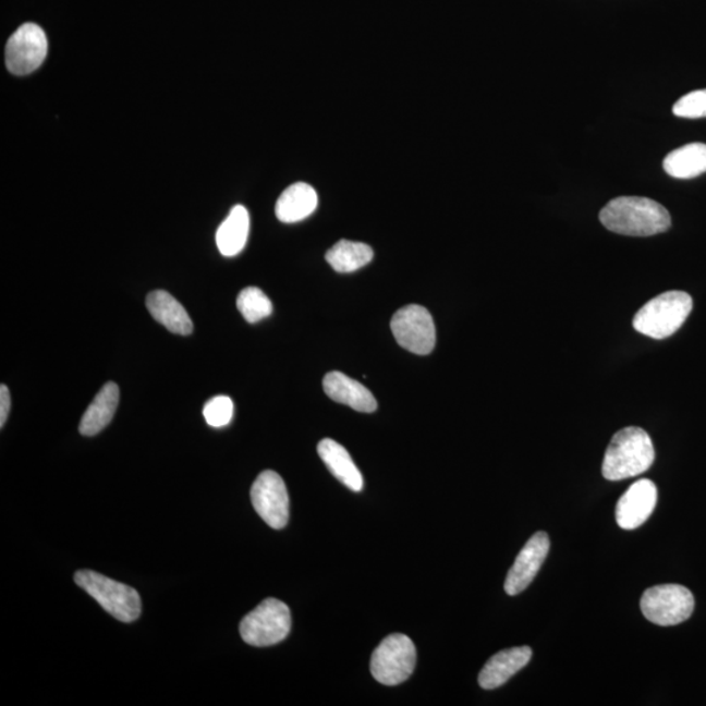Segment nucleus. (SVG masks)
<instances>
[{
	"instance_id": "obj_8",
	"label": "nucleus",
	"mask_w": 706,
	"mask_h": 706,
	"mask_svg": "<svg viewBox=\"0 0 706 706\" xmlns=\"http://www.w3.org/2000/svg\"><path fill=\"white\" fill-rule=\"evenodd\" d=\"M392 336L399 345L416 355H429L436 345V327L430 313L421 305L399 309L391 318Z\"/></svg>"
},
{
	"instance_id": "obj_13",
	"label": "nucleus",
	"mask_w": 706,
	"mask_h": 706,
	"mask_svg": "<svg viewBox=\"0 0 706 706\" xmlns=\"http://www.w3.org/2000/svg\"><path fill=\"white\" fill-rule=\"evenodd\" d=\"M533 650L528 646L512 647L495 654L484 665L479 673V684L484 690L499 689L510 678L523 669L532 659Z\"/></svg>"
},
{
	"instance_id": "obj_19",
	"label": "nucleus",
	"mask_w": 706,
	"mask_h": 706,
	"mask_svg": "<svg viewBox=\"0 0 706 706\" xmlns=\"http://www.w3.org/2000/svg\"><path fill=\"white\" fill-rule=\"evenodd\" d=\"M251 218L244 206H234L216 233V244L224 257H234L245 247Z\"/></svg>"
},
{
	"instance_id": "obj_20",
	"label": "nucleus",
	"mask_w": 706,
	"mask_h": 706,
	"mask_svg": "<svg viewBox=\"0 0 706 706\" xmlns=\"http://www.w3.org/2000/svg\"><path fill=\"white\" fill-rule=\"evenodd\" d=\"M665 172L673 179L690 180L706 172V144L691 143L672 150L664 161Z\"/></svg>"
},
{
	"instance_id": "obj_6",
	"label": "nucleus",
	"mask_w": 706,
	"mask_h": 706,
	"mask_svg": "<svg viewBox=\"0 0 706 706\" xmlns=\"http://www.w3.org/2000/svg\"><path fill=\"white\" fill-rule=\"evenodd\" d=\"M416 666V647L401 633L390 634L372 654L370 672L378 683L398 685L407 680Z\"/></svg>"
},
{
	"instance_id": "obj_18",
	"label": "nucleus",
	"mask_w": 706,
	"mask_h": 706,
	"mask_svg": "<svg viewBox=\"0 0 706 706\" xmlns=\"http://www.w3.org/2000/svg\"><path fill=\"white\" fill-rule=\"evenodd\" d=\"M118 402H120V389L117 384L108 382L85 411L81 425H78L81 434L89 437L100 434L113 421Z\"/></svg>"
},
{
	"instance_id": "obj_10",
	"label": "nucleus",
	"mask_w": 706,
	"mask_h": 706,
	"mask_svg": "<svg viewBox=\"0 0 706 706\" xmlns=\"http://www.w3.org/2000/svg\"><path fill=\"white\" fill-rule=\"evenodd\" d=\"M251 497L255 512L268 526L275 530L287 526L290 520V496L279 474L271 470L264 471L255 479Z\"/></svg>"
},
{
	"instance_id": "obj_9",
	"label": "nucleus",
	"mask_w": 706,
	"mask_h": 706,
	"mask_svg": "<svg viewBox=\"0 0 706 706\" xmlns=\"http://www.w3.org/2000/svg\"><path fill=\"white\" fill-rule=\"evenodd\" d=\"M48 54V37L41 26L26 23L13 33L5 46L7 69L13 75L32 74Z\"/></svg>"
},
{
	"instance_id": "obj_1",
	"label": "nucleus",
	"mask_w": 706,
	"mask_h": 706,
	"mask_svg": "<svg viewBox=\"0 0 706 706\" xmlns=\"http://www.w3.org/2000/svg\"><path fill=\"white\" fill-rule=\"evenodd\" d=\"M599 220L608 231L631 238H649L671 227L669 211L658 202L643 196H620L608 202Z\"/></svg>"
},
{
	"instance_id": "obj_11",
	"label": "nucleus",
	"mask_w": 706,
	"mask_h": 706,
	"mask_svg": "<svg viewBox=\"0 0 706 706\" xmlns=\"http://www.w3.org/2000/svg\"><path fill=\"white\" fill-rule=\"evenodd\" d=\"M549 546L551 543L545 532L536 533L528 539L507 575L506 585H503L507 594H520L532 584L547 558Z\"/></svg>"
},
{
	"instance_id": "obj_15",
	"label": "nucleus",
	"mask_w": 706,
	"mask_h": 706,
	"mask_svg": "<svg viewBox=\"0 0 706 706\" xmlns=\"http://www.w3.org/2000/svg\"><path fill=\"white\" fill-rule=\"evenodd\" d=\"M147 309L157 322L167 327L170 332L190 336L194 330L192 318L185 307L167 291L150 292L146 300Z\"/></svg>"
},
{
	"instance_id": "obj_4",
	"label": "nucleus",
	"mask_w": 706,
	"mask_h": 706,
	"mask_svg": "<svg viewBox=\"0 0 706 706\" xmlns=\"http://www.w3.org/2000/svg\"><path fill=\"white\" fill-rule=\"evenodd\" d=\"M75 582L117 620L131 623L141 617L142 599L134 587L105 577L94 571L76 572Z\"/></svg>"
},
{
	"instance_id": "obj_17",
	"label": "nucleus",
	"mask_w": 706,
	"mask_h": 706,
	"mask_svg": "<svg viewBox=\"0 0 706 706\" xmlns=\"http://www.w3.org/2000/svg\"><path fill=\"white\" fill-rule=\"evenodd\" d=\"M318 206L316 190L304 182L293 183L279 196L275 214L281 222L292 224L311 216Z\"/></svg>"
},
{
	"instance_id": "obj_2",
	"label": "nucleus",
	"mask_w": 706,
	"mask_h": 706,
	"mask_svg": "<svg viewBox=\"0 0 706 706\" xmlns=\"http://www.w3.org/2000/svg\"><path fill=\"white\" fill-rule=\"evenodd\" d=\"M656 450L644 429L628 427L612 437L606 450L601 474L607 480L630 479L652 467Z\"/></svg>"
},
{
	"instance_id": "obj_22",
	"label": "nucleus",
	"mask_w": 706,
	"mask_h": 706,
	"mask_svg": "<svg viewBox=\"0 0 706 706\" xmlns=\"http://www.w3.org/2000/svg\"><path fill=\"white\" fill-rule=\"evenodd\" d=\"M238 307L242 317L247 322H259L272 313V304L270 299L257 287H247L242 290L238 297Z\"/></svg>"
},
{
	"instance_id": "obj_16",
	"label": "nucleus",
	"mask_w": 706,
	"mask_h": 706,
	"mask_svg": "<svg viewBox=\"0 0 706 706\" xmlns=\"http://www.w3.org/2000/svg\"><path fill=\"white\" fill-rule=\"evenodd\" d=\"M318 454L320 460L324 461L330 473L337 477L340 483H343L346 488L353 492H360L364 487V479L362 473L357 468L355 462L349 451L331 438L318 443Z\"/></svg>"
},
{
	"instance_id": "obj_7",
	"label": "nucleus",
	"mask_w": 706,
	"mask_h": 706,
	"mask_svg": "<svg viewBox=\"0 0 706 706\" xmlns=\"http://www.w3.org/2000/svg\"><path fill=\"white\" fill-rule=\"evenodd\" d=\"M641 611L652 623L671 626L689 620L695 608V598L682 585H657L643 594L640 601Z\"/></svg>"
},
{
	"instance_id": "obj_25",
	"label": "nucleus",
	"mask_w": 706,
	"mask_h": 706,
	"mask_svg": "<svg viewBox=\"0 0 706 706\" xmlns=\"http://www.w3.org/2000/svg\"><path fill=\"white\" fill-rule=\"evenodd\" d=\"M11 410L10 390L5 385L0 386V427H4Z\"/></svg>"
},
{
	"instance_id": "obj_21",
	"label": "nucleus",
	"mask_w": 706,
	"mask_h": 706,
	"mask_svg": "<svg viewBox=\"0 0 706 706\" xmlns=\"http://www.w3.org/2000/svg\"><path fill=\"white\" fill-rule=\"evenodd\" d=\"M373 248L363 242L339 241L326 253V260L337 272H353L373 259Z\"/></svg>"
},
{
	"instance_id": "obj_24",
	"label": "nucleus",
	"mask_w": 706,
	"mask_h": 706,
	"mask_svg": "<svg viewBox=\"0 0 706 706\" xmlns=\"http://www.w3.org/2000/svg\"><path fill=\"white\" fill-rule=\"evenodd\" d=\"M672 113L677 117L691 118V120L705 118L706 89L693 90L691 94L679 98L677 104L673 105Z\"/></svg>"
},
{
	"instance_id": "obj_5",
	"label": "nucleus",
	"mask_w": 706,
	"mask_h": 706,
	"mask_svg": "<svg viewBox=\"0 0 706 706\" xmlns=\"http://www.w3.org/2000/svg\"><path fill=\"white\" fill-rule=\"evenodd\" d=\"M291 625L290 607L279 599L268 598L242 619L240 633L248 645L272 646L290 634Z\"/></svg>"
},
{
	"instance_id": "obj_23",
	"label": "nucleus",
	"mask_w": 706,
	"mask_h": 706,
	"mask_svg": "<svg viewBox=\"0 0 706 706\" xmlns=\"http://www.w3.org/2000/svg\"><path fill=\"white\" fill-rule=\"evenodd\" d=\"M233 410L232 399L227 395H219L209 399L205 404L203 416H205L207 424L211 425V427L221 428L231 423Z\"/></svg>"
},
{
	"instance_id": "obj_12",
	"label": "nucleus",
	"mask_w": 706,
	"mask_h": 706,
	"mask_svg": "<svg viewBox=\"0 0 706 706\" xmlns=\"http://www.w3.org/2000/svg\"><path fill=\"white\" fill-rule=\"evenodd\" d=\"M658 489L649 479L633 483L620 497L614 510L618 525L624 530H634L643 525L656 509Z\"/></svg>"
},
{
	"instance_id": "obj_14",
	"label": "nucleus",
	"mask_w": 706,
	"mask_h": 706,
	"mask_svg": "<svg viewBox=\"0 0 706 706\" xmlns=\"http://www.w3.org/2000/svg\"><path fill=\"white\" fill-rule=\"evenodd\" d=\"M324 390L332 401L349 405L358 412L370 414L377 410L375 395L364 385L345 376L344 373H327L324 378Z\"/></svg>"
},
{
	"instance_id": "obj_3",
	"label": "nucleus",
	"mask_w": 706,
	"mask_h": 706,
	"mask_svg": "<svg viewBox=\"0 0 706 706\" xmlns=\"http://www.w3.org/2000/svg\"><path fill=\"white\" fill-rule=\"evenodd\" d=\"M693 301L689 293L670 291L654 297L641 307L633 327L652 339H666L675 333L689 318Z\"/></svg>"
}]
</instances>
